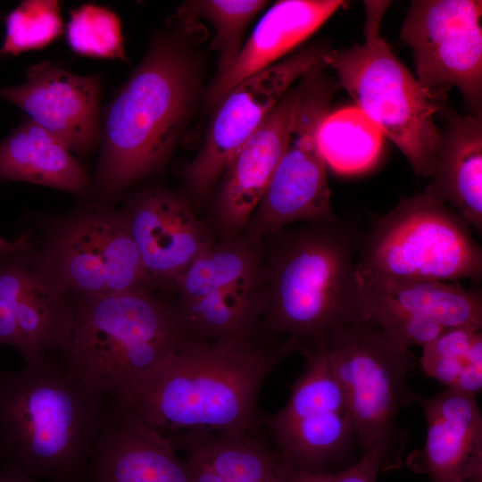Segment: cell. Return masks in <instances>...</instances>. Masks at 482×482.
I'll use <instances>...</instances> for the list:
<instances>
[{
	"label": "cell",
	"instance_id": "4316f807",
	"mask_svg": "<svg viewBox=\"0 0 482 482\" xmlns=\"http://www.w3.org/2000/svg\"><path fill=\"white\" fill-rule=\"evenodd\" d=\"M383 134L356 106L328 112L322 120L318 143L328 164L341 173L370 168L378 159Z\"/></svg>",
	"mask_w": 482,
	"mask_h": 482
},
{
	"label": "cell",
	"instance_id": "277c9868",
	"mask_svg": "<svg viewBox=\"0 0 482 482\" xmlns=\"http://www.w3.org/2000/svg\"><path fill=\"white\" fill-rule=\"evenodd\" d=\"M200 84L198 62L179 37L162 35L100 118L96 190L115 196L159 171L184 129Z\"/></svg>",
	"mask_w": 482,
	"mask_h": 482
},
{
	"label": "cell",
	"instance_id": "5bb4252c",
	"mask_svg": "<svg viewBox=\"0 0 482 482\" xmlns=\"http://www.w3.org/2000/svg\"><path fill=\"white\" fill-rule=\"evenodd\" d=\"M26 82L0 87V98L21 108L29 120L79 157L99 141L101 80L79 76L44 61L27 69Z\"/></svg>",
	"mask_w": 482,
	"mask_h": 482
},
{
	"label": "cell",
	"instance_id": "484cf974",
	"mask_svg": "<svg viewBox=\"0 0 482 482\" xmlns=\"http://www.w3.org/2000/svg\"><path fill=\"white\" fill-rule=\"evenodd\" d=\"M420 364L445 389L477 397L482 389V328L445 330L422 347Z\"/></svg>",
	"mask_w": 482,
	"mask_h": 482
},
{
	"label": "cell",
	"instance_id": "7c38bea8",
	"mask_svg": "<svg viewBox=\"0 0 482 482\" xmlns=\"http://www.w3.org/2000/svg\"><path fill=\"white\" fill-rule=\"evenodd\" d=\"M61 282L79 295L152 289L122 212L104 206L81 211L53 237L46 260Z\"/></svg>",
	"mask_w": 482,
	"mask_h": 482
},
{
	"label": "cell",
	"instance_id": "5b68a950",
	"mask_svg": "<svg viewBox=\"0 0 482 482\" xmlns=\"http://www.w3.org/2000/svg\"><path fill=\"white\" fill-rule=\"evenodd\" d=\"M62 355L70 370L115 408L192 335L174 303L152 289L80 295Z\"/></svg>",
	"mask_w": 482,
	"mask_h": 482
},
{
	"label": "cell",
	"instance_id": "603a6c76",
	"mask_svg": "<svg viewBox=\"0 0 482 482\" xmlns=\"http://www.w3.org/2000/svg\"><path fill=\"white\" fill-rule=\"evenodd\" d=\"M0 180L28 182L83 194L89 179L83 165L55 137L30 120L0 141Z\"/></svg>",
	"mask_w": 482,
	"mask_h": 482
},
{
	"label": "cell",
	"instance_id": "4dcf8cb0",
	"mask_svg": "<svg viewBox=\"0 0 482 482\" xmlns=\"http://www.w3.org/2000/svg\"><path fill=\"white\" fill-rule=\"evenodd\" d=\"M401 463L402 456L383 444H375L348 467L328 472L302 470L278 454L276 482H377L381 473Z\"/></svg>",
	"mask_w": 482,
	"mask_h": 482
},
{
	"label": "cell",
	"instance_id": "4fadbf2b",
	"mask_svg": "<svg viewBox=\"0 0 482 482\" xmlns=\"http://www.w3.org/2000/svg\"><path fill=\"white\" fill-rule=\"evenodd\" d=\"M356 278L361 320L403 350L423 347L448 328H482L478 288L429 279L369 282Z\"/></svg>",
	"mask_w": 482,
	"mask_h": 482
},
{
	"label": "cell",
	"instance_id": "7a4b0ae2",
	"mask_svg": "<svg viewBox=\"0 0 482 482\" xmlns=\"http://www.w3.org/2000/svg\"><path fill=\"white\" fill-rule=\"evenodd\" d=\"M112 415L62 354L0 371V457L32 477L87 482L93 448Z\"/></svg>",
	"mask_w": 482,
	"mask_h": 482
},
{
	"label": "cell",
	"instance_id": "ac0fdd59",
	"mask_svg": "<svg viewBox=\"0 0 482 482\" xmlns=\"http://www.w3.org/2000/svg\"><path fill=\"white\" fill-rule=\"evenodd\" d=\"M346 2L280 0L262 15L232 64L217 74L205 95L213 108L234 86L273 64L314 33Z\"/></svg>",
	"mask_w": 482,
	"mask_h": 482
},
{
	"label": "cell",
	"instance_id": "9a60e30c",
	"mask_svg": "<svg viewBox=\"0 0 482 482\" xmlns=\"http://www.w3.org/2000/svg\"><path fill=\"white\" fill-rule=\"evenodd\" d=\"M147 274L168 286L216 242L188 199L161 187L137 193L123 211Z\"/></svg>",
	"mask_w": 482,
	"mask_h": 482
},
{
	"label": "cell",
	"instance_id": "ffe728a7",
	"mask_svg": "<svg viewBox=\"0 0 482 482\" xmlns=\"http://www.w3.org/2000/svg\"><path fill=\"white\" fill-rule=\"evenodd\" d=\"M424 194L482 231V118L448 113Z\"/></svg>",
	"mask_w": 482,
	"mask_h": 482
},
{
	"label": "cell",
	"instance_id": "836d02e7",
	"mask_svg": "<svg viewBox=\"0 0 482 482\" xmlns=\"http://www.w3.org/2000/svg\"><path fill=\"white\" fill-rule=\"evenodd\" d=\"M29 245L30 242L26 235L12 241L0 237V258L18 250L29 248Z\"/></svg>",
	"mask_w": 482,
	"mask_h": 482
},
{
	"label": "cell",
	"instance_id": "83f0119b",
	"mask_svg": "<svg viewBox=\"0 0 482 482\" xmlns=\"http://www.w3.org/2000/svg\"><path fill=\"white\" fill-rule=\"evenodd\" d=\"M267 4L262 0H196L187 3L180 11L192 12L212 25L211 47L218 54L220 74L237 58L248 24Z\"/></svg>",
	"mask_w": 482,
	"mask_h": 482
},
{
	"label": "cell",
	"instance_id": "d6986e66",
	"mask_svg": "<svg viewBox=\"0 0 482 482\" xmlns=\"http://www.w3.org/2000/svg\"><path fill=\"white\" fill-rule=\"evenodd\" d=\"M87 482L193 481L165 434L111 415L93 448Z\"/></svg>",
	"mask_w": 482,
	"mask_h": 482
},
{
	"label": "cell",
	"instance_id": "f1b7e54d",
	"mask_svg": "<svg viewBox=\"0 0 482 482\" xmlns=\"http://www.w3.org/2000/svg\"><path fill=\"white\" fill-rule=\"evenodd\" d=\"M65 34L79 55L126 61L120 21L104 6L84 4L71 10Z\"/></svg>",
	"mask_w": 482,
	"mask_h": 482
},
{
	"label": "cell",
	"instance_id": "f546056e",
	"mask_svg": "<svg viewBox=\"0 0 482 482\" xmlns=\"http://www.w3.org/2000/svg\"><path fill=\"white\" fill-rule=\"evenodd\" d=\"M0 55H18L50 45L62 32L61 6L55 0L22 1L4 18Z\"/></svg>",
	"mask_w": 482,
	"mask_h": 482
},
{
	"label": "cell",
	"instance_id": "cb8c5ba5",
	"mask_svg": "<svg viewBox=\"0 0 482 482\" xmlns=\"http://www.w3.org/2000/svg\"><path fill=\"white\" fill-rule=\"evenodd\" d=\"M263 238L246 233L219 239L169 285L175 303L194 301L212 293L256 280L263 262Z\"/></svg>",
	"mask_w": 482,
	"mask_h": 482
},
{
	"label": "cell",
	"instance_id": "d4e9b609",
	"mask_svg": "<svg viewBox=\"0 0 482 482\" xmlns=\"http://www.w3.org/2000/svg\"><path fill=\"white\" fill-rule=\"evenodd\" d=\"M175 305L188 332L199 338L249 337L264 332L261 275L256 280Z\"/></svg>",
	"mask_w": 482,
	"mask_h": 482
},
{
	"label": "cell",
	"instance_id": "1f68e13d",
	"mask_svg": "<svg viewBox=\"0 0 482 482\" xmlns=\"http://www.w3.org/2000/svg\"><path fill=\"white\" fill-rule=\"evenodd\" d=\"M28 249L18 250L0 258V345L14 348V309L35 264L28 256Z\"/></svg>",
	"mask_w": 482,
	"mask_h": 482
},
{
	"label": "cell",
	"instance_id": "8fae6325",
	"mask_svg": "<svg viewBox=\"0 0 482 482\" xmlns=\"http://www.w3.org/2000/svg\"><path fill=\"white\" fill-rule=\"evenodd\" d=\"M332 49L323 42L304 47L242 80L214 105L202 146L185 169L195 209L212 195L230 159L293 85L328 68L325 58Z\"/></svg>",
	"mask_w": 482,
	"mask_h": 482
},
{
	"label": "cell",
	"instance_id": "2e32d148",
	"mask_svg": "<svg viewBox=\"0 0 482 482\" xmlns=\"http://www.w3.org/2000/svg\"><path fill=\"white\" fill-rule=\"evenodd\" d=\"M297 98L296 85L226 166L215 187L210 218L220 239L245 233L282 155Z\"/></svg>",
	"mask_w": 482,
	"mask_h": 482
},
{
	"label": "cell",
	"instance_id": "44dd1931",
	"mask_svg": "<svg viewBox=\"0 0 482 482\" xmlns=\"http://www.w3.org/2000/svg\"><path fill=\"white\" fill-rule=\"evenodd\" d=\"M165 435L184 453L193 482H276L278 453L256 432Z\"/></svg>",
	"mask_w": 482,
	"mask_h": 482
},
{
	"label": "cell",
	"instance_id": "7402d4cb",
	"mask_svg": "<svg viewBox=\"0 0 482 482\" xmlns=\"http://www.w3.org/2000/svg\"><path fill=\"white\" fill-rule=\"evenodd\" d=\"M72 303L46 261L35 263L14 309L16 346L26 364L63 354L71 326Z\"/></svg>",
	"mask_w": 482,
	"mask_h": 482
},
{
	"label": "cell",
	"instance_id": "d6a6232c",
	"mask_svg": "<svg viewBox=\"0 0 482 482\" xmlns=\"http://www.w3.org/2000/svg\"><path fill=\"white\" fill-rule=\"evenodd\" d=\"M0 482H37L34 477L15 464L4 463L0 468Z\"/></svg>",
	"mask_w": 482,
	"mask_h": 482
},
{
	"label": "cell",
	"instance_id": "30bf717a",
	"mask_svg": "<svg viewBox=\"0 0 482 482\" xmlns=\"http://www.w3.org/2000/svg\"><path fill=\"white\" fill-rule=\"evenodd\" d=\"M482 2L415 0L400 37L412 51L416 79L440 107L452 87L482 118Z\"/></svg>",
	"mask_w": 482,
	"mask_h": 482
},
{
	"label": "cell",
	"instance_id": "52a82bcc",
	"mask_svg": "<svg viewBox=\"0 0 482 482\" xmlns=\"http://www.w3.org/2000/svg\"><path fill=\"white\" fill-rule=\"evenodd\" d=\"M357 277L369 282L479 283L482 249L464 219L424 193L404 198L362 233Z\"/></svg>",
	"mask_w": 482,
	"mask_h": 482
},
{
	"label": "cell",
	"instance_id": "9c48e42d",
	"mask_svg": "<svg viewBox=\"0 0 482 482\" xmlns=\"http://www.w3.org/2000/svg\"><path fill=\"white\" fill-rule=\"evenodd\" d=\"M303 370L279 411L263 416L279 456L304 470L336 471L356 441L345 396L331 370L327 350L318 346L305 356ZM348 467V466H347Z\"/></svg>",
	"mask_w": 482,
	"mask_h": 482
},
{
	"label": "cell",
	"instance_id": "8992f818",
	"mask_svg": "<svg viewBox=\"0 0 482 482\" xmlns=\"http://www.w3.org/2000/svg\"><path fill=\"white\" fill-rule=\"evenodd\" d=\"M388 4L365 1V41L333 48L325 61L356 107L397 146L416 174L429 178L440 137L435 122L439 106L379 34Z\"/></svg>",
	"mask_w": 482,
	"mask_h": 482
},
{
	"label": "cell",
	"instance_id": "6da1fadb",
	"mask_svg": "<svg viewBox=\"0 0 482 482\" xmlns=\"http://www.w3.org/2000/svg\"><path fill=\"white\" fill-rule=\"evenodd\" d=\"M305 351L295 339L266 332L217 340L191 336L112 415L163 434L256 432L264 380L284 358Z\"/></svg>",
	"mask_w": 482,
	"mask_h": 482
},
{
	"label": "cell",
	"instance_id": "3957f363",
	"mask_svg": "<svg viewBox=\"0 0 482 482\" xmlns=\"http://www.w3.org/2000/svg\"><path fill=\"white\" fill-rule=\"evenodd\" d=\"M362 231L339 220L263 237L262 327L305 345L362 321L355 260Z\"/></svg>",
	"mask_w": 482,
	"mask_h": 482
},
{
	"label": "cell",
	"instance_id": "ba28073f",
	"mask_svg": "<svg viewBox=\"0 0 482 482\" xmlns=\"http://www.w3.org/2000/svg\"><path fill=\"white\" fill-rule=\"evenodd\" d=\"M324 342L362 453L383 444L402 456L408 435L398 424V415L420 398L407 385V375L417 363L415 355L367 321L342 325Z\"/></svg>",
	"mask_w": 482,
	"mask_h": 482
},
{
	"label": "cell",
	"instance_id": "e0dca14e",
	"mask_svg": "<svg viewBox=\"0 0 482 482\" xmlns=\"http://www.w3.org/2000/svg\"><path fill=\"white\" fill-rule=\"evenodd\" d=\"M427 424L425 444L405 459L430 482H482V416L477 397L445 389L420 395Z\"/></svg>",
	"mask_w": 482,
	"mask_h": 482
}]
</instances>
